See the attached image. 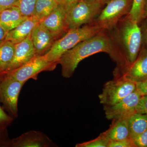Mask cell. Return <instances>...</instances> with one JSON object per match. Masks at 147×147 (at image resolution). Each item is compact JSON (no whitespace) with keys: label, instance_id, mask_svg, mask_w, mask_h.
Segmentation results:
<instances>
[{"label":"cell","instance_id":"8","mask_svg":"<svg viewBox=\"0 0 147 147\" xmlns=\"http://www.w3.org/2000/svg\"><path fill=\"white\" fill-rule=\"evenodd\" d=\"M0 78V102L13 117H17L18 97L25 83L6 76H1Z\"/></svg>","mask_w":147,"mask_h":147},{"label":"cell","instance_id":"10","mask_svg":"<svg viewBox=\"0 0 147 147\" xmlns=\"http://www.w3.org/2000/svg\"><path fill=\"white\" fill-rule=\"evenodd\" d=\"M114 76H122L135 82L147 79V48L142 46L135 61L126 67H116Z\"/></svg>","mask_w":147,"mask_h":147},{"label":"cell","instance_id":"23","mask_svg":"<svg viewBox=\"0 0 147 147\" xmlns=\"http://www.w3.org/2000/svg\"><path fill=\"white\" fill-rule=\"evenodd\" d=\"M110 140L105 132L101 133L96 138L90 141L79 143L76 145V147H108Z\"/></svg>","mask_w":147,"mask_h":147},{"label":"cell","instance_id":"13","mask_svg":"<svg viewBox=\"0 0 147 147\" xmlns=\"http://www.w3.org/2000/svg\"><path fill=\"white\" fill-rule=\"evenodd\" d=\"M36 56L31 35L23 41L15 44L13 59L6 71L2 74L12 71L26 63Z\"/></svg>","mask_w":147,"mask_h":147},{"label":"cell","instance_id":"16","mask_svg":"<svg viewBox=\"0 0 147 147\" xmlns=\"http://www.w3.org/2000/svg\"><path fill=\"white\" fill-rule=\"evenodd\" d=\"M28 17L24 16L16 6L0 12V25L9 32L18 26Z\"/></svg>","mask_w":147,"mask_h":147},{"label":"cell","instance_id":"37","mask_svg":"<svg viewBox=\"0 0 147 147\" xmlns=\"http://www.w3.org/2000/svg\"><path fill=\"white\" fill-rule=\"evenodd\" d=\"M0 83H1V78H0Z\"/></svg>","mask_w":147,"mask_h":147},{"label":"cell","instance_id":"5","mask_svg":"<svg viewBox=\"0 0 147 147\" xmlns=\"http://www.w3.org/2000/svg\"><path fill=\"white\" fill-rule=\"evenodd\" d=\"M132 3L133 0H108L92 24L102 30H111L122 18L129 14Z\"/></svg>","mask_w":147,"mask_h":147},{"label":"cell","instance_id":"32","mask_svg":"<svg viewBox=\"0 0 147 147\" xmlns=\"http://www.w3.org/2000/svg\"><path fill=\"white\" fill-rule=\"evenodd\" d=\"M80 0H57L58 4L67 9Z\"/></svg>","mask_w":147,"mask_h":147},{"label":"cell","instance_id":"6","mask_svg":"<svg viewBox=\"0 0 147 147\" xmlns=\"http://www.w3.org/2000/svg\"><path fill=\"white\" fill-rule=\"evenodd\" d=\"M136 88V82L123 76H114L104 84L98 95L100 103L103 106L114 105L135 91Z\"/></svg>","mask_w":147,"mask_h":147},{"label":"cell","instance_id":"12","mask_svg":"<svg viewBox=\"0 0 147 147\" xmlns=\"http://www.w3.org/2000/svg\"><path fill=\"white\" fill-rule=\"evenodd\" d=\"M57 145L40 131L31 130L11 139V147H52Z\"/></svg>","mask_w":147,"mask_h":147},{"label":"cell","instance_id":"14","mask_svg":"<svg viewBox=\"0 0 147 147\" xmlns=\"http://www.w3.org/2000/svg\"><path fill=\"white\" fill-rule=\"evenodd\" d=\"M31 38L36 55H45L56 40L50 31L40 23L33 30Z\"/></svg>","mask_w":147,"mask_h":147},{"label":"cell","instance_id":"30","mask_svg":"<svg viewBox=\"0 0 147 147\" xmlns=\"http://www.w3.org/2000/svg\"><path fill=\"white\" fill-rule=\"evenodd\" d=\"M142 22V25L140 27L142 34V46L147 48V20H143Z\"/></svg>","mask_w":147,"mask_h":147},{"label":"cell","instance_id":"18","mask_svg":"<svg viewBox=\"0 0 147 147\" xmlns=\"http://www.w3.org/2000/svg\"><path fill=\"white\" fill-rule=\"evenodd\" d=\"M15 49V44L9 40L0 44V75L6 71L11 63Z\"/></svg>","mask_w":147,"mask_h":147},{"label":"cell","instance_id":"4","mask_svg":"<svg viewBox=\"0 0 147 147\" xmlns=\"http://www.w3.org/2000/svg\"><path fill=\"white\" fill-rule=\"evenodd\" d=\"M104 5L80 0L66 9V18L69 30L92 24Z\"/></svg>","mask_w":147,"mask_h":147},{"label":"cell","instance_id":"15","mask_svg":"<svg viewBox=\"0 0 147 147\" xmlns=\"http://www.w3.org/2000/svg\"><path fill=\"white\" fill-rule=\"evenodd\" d=\"M39 23L33 16L28 17L18 26L8 32L6 40L15 44L21 42L31 35L33 29Z\"/></svg>","mask_w":147,"mask_h":147},{"label":"cell","instance_id":"9","mask_svg":"<svg viewBox=\"0 0 147 147\" xmlns=\"http://www.w3.org/2000/svg\"><path fill=\"white\" fill-rule=\"evenodd\" d=\"M141 96L135 91L114 105L103 106L105 117L108 120L128 119L137 113L136 108Z\"/></svg>","mask_w":147,"mask_h":147},{"label":"cell","instance_id":"3","mask_svg":"<svg viewBox=\"0 0 147 147\" xmlns=\"http://www.w3.org/2000/svg\"><path fill=\"white\" fill-rule=\"evenodd\" d=\"M102 29L93 24L70 29L64 35L55 40L52 47L44 55L50 62L57 64L61 57L79 42L94 36Z\"/></svg>","mask_w":147,"mask_h":147},{"label":"cell","instance_id":"2","mask_svg":"<svg viewBox=\"0 0 147 147\" xmlns=\"http://www.w3.org/2000/svg\"><path fill=\"white\" fill-rule=\"evenodd\" d=\"M126 67L135 61L142 49V34L141 27L127 14L115 27L108 31Z\"/></svg>","mask_w":147,"mask_h":147},{"label":"cell","instance_id":"28","mask_svg":"<svg viewBox=\"0 0 147 147\" xmlns=\"http://www.w3.org/2000/svg\"><path fill=\"white\" fill-rule=\"evenodd\" d=\"M137 113L147 114V95L140 97L139 103L136 108Z\"/></svg>","mask_w":147,"mask_h":147},{"label":"cell","instance_id":"21","mask_svg":"<svg viewBox=\"0 0 147 147\" xmlns=\"http://www.w3.org/2000/svg\"><path fill=\"white\" fill-rule=\"evenodd\" d=\"M144 0H133L132 7L129 15L133 21L139 24L143 21Z\"/></svg>","mask_w":147,"mask_h":147},{"label":"cell","instance_id":"27","mask_svg":"<svg viewBox=\"0 0 147 147\" xmlns=\"http://www.w3.org/2000/svg\"><path fill=\"white\" fill-rule=\"evenodd\" d=\"M13 117L7 115L0 105V126H9L13 121Z\"/></svg>","mask_w":147,"mask_h":147},{"label":"cell","instance_id":"35","mask_svg":"<svg viewBox=\"0 0 147 147\" xmlns=\"http://www.w3.org/2000/svg\"><path fill=\"white\" fill-rule=\"evenodd\" d=\"M143 20H147V0H144V15L143 21ZM140 24H141V23H140Z\"/></svg>","mask_w":147,"mask_h":147},{"label":"cell","instance_id":"11","mask_svg":"<svg viewBox=\"0 0 147 147\" xmlns=\"http://www.w3.org/2000/svg\"><path fill=\"white\" fill-rule=\"evenodd\" d=\"M40 23L50 31L56 40L63 36L69 30L66 18V9L59 5Z\"/></svg>","mask_w":147,"mask_h":147},{"label":"cell","instance_id":"29","mask_svg":"<svg viewBox=\"0 0 147 147\" xmlns=\"http://www.w3.org/2000/svg\"><path fill=\"white\" fill-rule=\"evenodd\" d=\"M136 91L141 96L147 95V79L136 83Z\"/></svg>","mask_w":147,"mask_h":147},{"label":"cell","instance_id":"25","mask_svg":"<svg viewBox=\"0 0 147 147\" xmlns=\"http://www.w3.org/2000/svg\"><path fill=\"white\" fill-rule=\"evenodd\" d=\"M108 147H135L131 138L121 140L110 141Z\"/></svg>","mask_w":147,"mask_h":147},{"label":"cell","instance_id":"19","mask_svg":"<svg viewBox=\"0 0 147 147\" xmlns=\"http://www.w3.org/2000/svg\"><path fill=\"white\" fill-rule=\"evenodd\" d=\"M130 138H133L147 129V114L136 113L128 119Z\"/></svg>","mask_w":147,"mask_h":147},{"label":"cell","instance_id":"26","mask_svg":"<svg viewBox=\"0 0 147 147\" xmlns=\"http://www.w3.org/2000/svg\"><path fill=\"white\" fill-rule=\"evenodd\" d=\"M135 147H147V129L133 138H131Z\"/></svg>","mask_w":147,"mask_h":147},{"label":"cell","instance_id":"33","mask_svg":"<svg viewBox=\"0 0 147 147\" xmlns=\"http://www.w3.org/2000/svg\"><path fill=\"white\" fill-rule=\"evenodd\" d=\"M7 33L8 32L0 25V44L5 41Z\"/></svg>","mask_w":147,"mask_h":147},{"label":"cell","instance_id":"34","mask_svg":"<svg viewBox=\"0 0 147 147\" xmlns=\"http://www.w3.org/2000/svg\"><path fill=\"white\" fill-rule=\"evenodd\" d=\"M84 1L88 2L100 3L104 5H105L106 2H107L106 0H84Z\"/></svg>","mask_w":147,"mask_h":147},{"label":"cell","instance_id":"36","mask_svg":"<svg viewBox=\"0 0 147 147\" xmlns=\"http://www.w3.org/2000/svg\"><path fill=\"white\" fill-rule=\"evenodd\" d=\"M52 1H57V0H52Z\"/></svg>","mask_w":147,"mask_h":147},{"label":"cell","instance_id":"20","mask_svg":"<svg viewBox=\"0 0 147 147\" xmlns=\"http://www.w3.org/2000/svg\"><path fill=\"white\" fill-rule=\"evenodd\" d=\"M59 5L57 2L52 0H38L33 16L39 22L49 16Z\"/></svg>","mask_w":147,"mask_h":147},{"label":"cell","instance_id":"1","mask_svg":"<svg viewBox=\"0 0 147 147\" xmlns=\"http://www.w3.org/2000/svg\"><path fill=\"white\" fill-rule=\"evenodd\" d=\"M100 53L108 54L117 66L124 65L123 59L109 32L102 30L94 36L79 42L61 57L58 64L61 66L62 75L65 78H70L81 61Z\"/></svg>","mask_w":147,"mask_h":147},{"label":"cell","instance_id":"7","mask_svg":"<svg viewBox=\"0 0 147 147\" xmlns=\"http://www.w3.org/2000/svg\"><path fill=\"white\" fill-rule=\"evenodd\" d=\"M57 65L49 62L44 55H36L20 67L4 74L0 76H7L26 83L30 79L37 80L38 74L42 71L54 70Z\"/></svg>","mask_w":147,"mask_h":147},{"label":"cell","instance_id":"22","mask_svg":"<svg viewBox=\"0 0 147 147\" xmlns=\"http://www.w3.org/2000/svg\"><path fill=\"white\" fill-rule=\"evenodd\" d=\"M38 0H18L15 4L21 13L26 17L33 15L36 5Z\"/></svg>","mask_w":147,"mask_h":147},{"label":"cell","instance_id":"24","mask_svg":"<svg viewBox=\"0 0 147 147\" xmlns=\"http://www.w3.org/2000/svg\"><path fill=\"white\" fill-rule=\"evenodd\" d=\"M11 141L7 127L0 126V147H11Z\"/></svg>","mask_w":147,"mask_h":147},{"label":"cell","instance_id":"38","mask_svg":"<svg viewBox=\"0 0 147 147\" xmlns=\"http://www.w3.org/2000/svg\"><path fill=\"white\" fill-rule=\"evenodd\" d=\"M106 1H107H107H108V0H106ZM106 3H107V2H106Z\"/></svg>","mask_w":147,"mask_h":147},{"label":"cell","instance_id":"17","mask_svg":"<svg viewBox=\"0 0 147 147\" xmlns=\"http://www.w3.org/2000/svg\"><path fill=\"white\" fill-rule=\"evenodd\" d=\"M104 132L110 141L130 138L128 119L112 121L110 127Z\"/></svg>","mask_w":147,"mask_h":147},{"label":"cell","instance_id":"31","mask_svg":"<svg viewBox=\"0 0 147 147\" xmlns=\"http://www.w3.org/2000/svg\"><path fill=\"white\" fill-rule=\"evenodd\" d=\"M18 0H0V12L15 5Z\"/></svg>","mask_w":147,"mask_h":147}]
</instances>
